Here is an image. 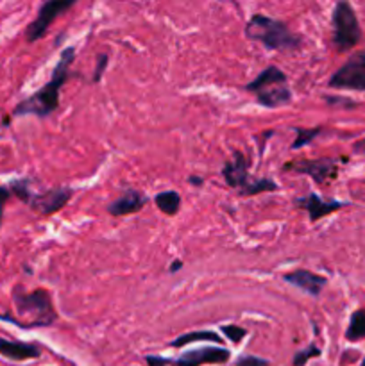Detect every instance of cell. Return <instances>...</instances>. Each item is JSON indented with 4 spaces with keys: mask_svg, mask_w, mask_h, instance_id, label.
Returning a JSON list of instances; mask_svg holds the SVG:
<instances>
[{
    "mask_svg": "<svg viewBox=\"0 0 365 366\" xmlns=\"http://www.w3.org/2000/svg\"><path fill=\"white\" fill-rule=\"evenodd\" d=\"M256 102L267 110H276V107L286 106L292 102V91L286 84H276L267 90L256 93Z\"/></svg>",
    "mask_w": 365,
    "mask_h": 366,
    "instance_id": "cell-15",
    "label": "cell"
},
{
    "mask_svg": "<svg viewBox=\"0 0 365 366\" xmlns=\"http://www.w3.org/2000/svg\"><path fill=\"white\" fill-rule=\"evenodd\" d=\"M74 4H76V0H49V2H43L40 6L36 18L29 23L25 30L27 43H35L40 38H43L47 30H49L50 23L59 15L69 11Z\"/></svg>",
    "mask_w": 365,
    "mask_h": 366,
    "instance_id": "cell-8",
    "label": "cell"
},
{
    "mask_svg": "<svg viewBox=\"0 0 365 366\" xmlns=\"http://www.w3.org/2000/svg\"><path fill=\"white\" fill-rule=\"evenodd\" d=\"M222 175L240 196H253L265 191H276L278 184L272 179H253L249 175V159L242 152H235L231 161L222 166Z\"/></svg>",
    "mask_w": 365,
    "mask_h": 366,
    "instance_id": "cell-4",
    "label": "cell"
},
{
    "mask_svg": "<svg viewBox=\"0 0 365 366\" xmlns=\"http://www.w3.org/2000/svg\"><path fill=\"white\" fill-rule=\"evenodd\" d=\"M9 196H11V191H9L8 186L0 184V225H2V218H4V208L8 204Z\"/></svg>",
    "mask_w": 365,
    "mask_h": 366,
    "instance_id": "cell-26",
    "label": "cell"
},
{
    "mask_svg": "<svg viewBox=\"0 0 365 366\" xmlns=\"http://www.w3.org/2000/svg\"><path fill=\"white\" fill-rule=\"evenodd\" d=\"M188 182H190V184H194V186H201L204 181H202L201 177H190V179H188Z\"/></svg>",
    "mask_w": 365,
    "mask_h": 366,
    "instance_id": "cell-31",
    "label": "cell"
},
{
    "mask_svg": "<svg viewBox=\"0 0 365 366\" xmlns=\"http://www.w3.org/2000/svg\"><path fill=\"white\" fill-rule=\"evenodd\" d=\"M294 204H296V208L304 209V211L308 213L310 222H319V220L324 218V216L331 215V213L339 211V209L349 206L346 204V202L335 201V199H323V196H319L317 193H308L306 196L296 199Z\"/></svg>",
    "mask_w": 365,
    "mask_h": 366,
    "instance_id": "cell-11",
    "label": "cell"
},
{
    "mask_svg": "<svg viewBox=\"0 0 365 366\" xmlns=\"http://www.w3.org/2000/svg\"><path fill=\"white\" fill-rule=\"evenodd\" d=\"M145 204H147V196L141 191H138V189L129 188L126 189L124 195H120L117 201H113L108 206V213L111 216H127L141 211L145 208Z\"/></svg>",
    "mask_w": 365,
    "mask_h": 366,
    "instance_id": "cell-13",
    "label": "cell"
},
{
    "mask_svg": "<svg viewBox=\"0 0 365 366\" xmlns=\"http://www.w3.org/2000/svg\"><path fill=\"white\" fill-rule=\"evenodd\" d=\"M361 366H365V359H364V361H361Z\"/></svg>",
    "mask_w": 365,
    "mask_h": 366,
    "instance_id": "cell-32",
    "label": "cell"
},
{
    "mask_svg": "<svg viewBox=\"0 0 365 366\" xmlns=\"http://www.w3.org/2000/svg\"><path fill=\"white\" fill-rule=\"evenodd\" d=\"M154 204L167 216H174L181 208V195L178 191H163L154 196Z\"/></svg>",
    "mask_w": 365,
    "mask_h": 366,
    "instance_id": "cell-18",
    "label": "cell"
},
{
    "mask_svg": "<svg viewBox=\"0 0 365 366\" xmlns=\"http://www.w3.org/2000/svg\"><path fill=\"white\" fill-rule=\"evenodd\" d=\"M245 36L251 42H258L272 52L282 50H296L301 47V36L294 35L290 27L285 22L270 18L267 15H253L245 25Z\"/></svg>",
    "mask_w": 365,
    "mask_h": 366,
    "instance_id": "cell-2",
    "label": "cell"
},
{
    "mask_svg": "<svg viewBox=\"0 0 365 366\" xmlns=\"http://www.w3.org/2000/svg\"><path fill=\"white\" fill-rule=\"evenodd\" d=\"M9 191H11V195H16L22 202H25V204H29L30 199H33V195H35V191L30 189L29 186V181L27 179H20V181H13L11 184H9Z\"/></svg>",
    "mask_w": 365,
    "mask_h": 366,
    "instance_id": "cell-21",
    "label": "cell"
},
{
    "mask_svg": "<svg viewBox=\"0 0 365 366\" xmlns=\"http://www.w3.org/2000/svg\"><path fill=\"white\" fill-rule=\"evenodd\" d=\"M72 196H74L72 188H69V186H56V188H50L47 189V191L35 193L33 199H30L29 206L30 209H35V211L40 213V215L50 216L65 208Z\"/></svg>",
    "mask_w": 365,
    "mask_h": 366,
    "instance_id": "cell-9",
    "label": "cell"
},
{
    "mask_svg": "<svg viewBox=\"0 0 365 366\" xmlns=\"http://www.w3.org/2000/svg\"><path fill=\"white\" fill-rule=\"evenodd\" d=\"M199 341H213V343H222V338L217 332L213 331H199V332H187L182 336L175 338L170 343L172 348H181L188 343H199Z\"/></svg>",
    "mask_w": 365,
    "mask_h": 366,
    "instance_id": "cell-17",
    "label": "cell"
},
{
    "mask_svg": "<svg viewBox=\"0 0 365 366\" xmlns=\"http://www.w3.org/2000/svg\"><path fill=\"white\" fill-rule=\"evenodd\" d=\"M276 84H286V73L282 69H278V66H267L263 72H260L258 77H255V81L245 84V91L256 95L258 91L276 86Z\"/></svg>",
    "mask_w": 365,
    "mask_h": 366,
    "instance_id": "cell-16",
    "label": "cell"
},
{
    "mask_svg": "<svg viewBox=\"0 0 365 366\" xmlns=\"http://www.w3.org/2000/svg\"><path fill=\"white\" fill-rule=\"evenodd\" d=\"M283 281L290 283L292 286L299 288V290H303L304 293L312 295V297H319V295L323 293L324 286L328 284L326 277L304 268H297V270H292V272L285 273V276H283Z\"/></svg>",
    "mask_w": 365,
    "mask_h": 366,
    "instance_id": "cell-12",
    "label": "cell"
},
{
    "mask_svg": "<svg viewBox=\"0 0 365 366\" xmlns=\"http://www.w3.org/2000/svg\"><path fill=\"white\" fill-rule=\"evenodd\" d=\"M236 366H270V362L263 358H256V355H243L236 361Z\"/></svg>",
    "mask_w": 365,
    "mask_h": 366,
    "instance_id": "cell-24",
    "label": "cell"
},
{
    "mask_svg": "<svg viewBox=\"0 0 365 366\" xmlns=\"http://www.w3.org/2000/svg\"><path fill=\"white\" fill-rule=\"evenodd\" d=\"M13 300L20 317L27 318L25 329L49 327L57 320L52 298L43 288L35 291H23L22 288L16 286L13 291Z\"/></svg>",
    "mask_w": 365,
    "mask_h": 366,
    "instance_id": "cell-3",
    "label": "cell"
},
{
    "mask_svg": "<svg viewBox=\"0 0 365 366\" xmlns=\"http://www.w3.org/2000/svg\"><path fill=\"white\" fill-rule=\"evenodd\" d=\"M344 159L339 158H317V159H299L283 165V170L292 172L297 175H308L317 184H328L339 175V166Z\"/></svg>",
    "mask_w": 365,
    "mask_h": 366,
    "instance_id": "cell-6",
    "label": "cell"
},
{
    "mask_svg": "<svg viewBox=\"0 0 365 366\" xmlns=\"http://www.w3.org/2000/svg\"><path fill=\"white\" fill-rule=\"evenodd\" d=\"M320 355V348L315 347V345H308V347L304 348V350H299L296 355H294V366H304L306 362L310 361L312 358H319Z\"/></svg>",
    "mask_w": 365,
    "mask_h": 366,
    "instance_id": "cell-22",
    "label": "cell"
},
{
    "mask_svg": "<svg viewBox=\"0 0 365 366\" xmlns=\"http://www.w3.org/2000/svg\"><path fill=\"white\" fill-rule=\"evenodd\" d=\"M182 268V261H179V259H175L174 263L170 264V266H168V272L170 273H175V272H179V270Z\"/></svg>",
    "mask_w": 365,
    "mask_h": 366,
    "instance_id": "cell-29",
    "label": "cell"
},
{
    "mask_svg": "<svg viewBox=\"0 0 365 366\" xmlns=\"http://www.w3.org/2000/svg\"><path fill=\"white\" fill-rule=\"evenodd\" d=\"M347 341H360L365 338V309H357L349 318L346 331Z\"/></svg>",
    "mask_w": 365,
    "mask_h": 366,
    "instance_id": "cell-19",
    "label": "cell"
},
{
    "mask_svg": "<svg viewBox=\"0 0 365 366\" xmlns=\"http://www.w3.org/2000/svg\"><path fill=\"white\" fill-rule=\"evenodd\" d=\"M333 43L339 52L354 49L361 40L358 16L349 2H339L333 9Z\"/></svg>",
    "mask_w": 365,
    "mask_h": 366,
    "instance_id": "cell-5",
    "label": "cell"
},
{
    "mask_svg": "<svg viewBox=\"0 0 365 366\" xmlns=\"http://www.w3.org/2000/svg\"><path fill=\"white\" fill-rule=\"evenodd\" d=\"M231 358V352L222 347H201L195 350L185 352L179 355L175 361H172L174 366H202V365H224Z\"/></svg>",
    "mask_w": 365,
    "mask_h": 366,
    "instance_id": "cell-10",
    "label": "cell"
},
{
    "mask_svg": "<svg viewBox=\"0 0 365 366\" xmlns=\"http://www.w3.org/2000/svg\"><path fill=\"white\" fill-rule=\"evenodd\" d=\"M294 131L297 132V138H296V141L292 143V150H297V148H303V147H306V145L312 143L317 136H320L323 127H315V129L296 127Z\"/></svg>",
    "mask_w": 365,
    "mask_h": 366,
    "instance_id": "cell-20",
    "label": "cell"
},
{
    "mask_svg": "<svg viewBox=\"0 0 365 366\" xmlns=\"http://www.w3.org/2000/svg\"><path fill=\"white\" fill-rule=\"evenodd\" d=\"M330 88L347 91H365V50L354 52L330 77Z\"/></svg>",
    "mask_w": 365,
    "mask_h": 366,
    "instance_id": "cell-7",
    "label": "cell"
},
{
    "mask_svg": "<svg viewBox=\"0 0 365 366\" xmlns=\"http://www.w3.org/2000/svg\"><path fill=\"white\" fill-rule=\"evenodd\" d=\"M74 59H76V49L66 47L61 52L56 66L52 70V76L47 81L45 86L33 93L30 97L23 98L22 102L15 107L13 114L15 117H25V114H35L38 118H47L59 107V93L61 88L70 77V69H72Z\"/></svg>",
    "mask_w": 365,
    "mask_h": 366,
    "instance_id": "cell-1",
    "label": "cell"
},
{
    "mask_svg": "<svg viewBox=\"0 0 365 366\" xmlns=\"http://www.w3.org/2000/svg\"><path fill=\"white\" fill-rule=\"evenodd\" d=\"M145 361H147L149 366H168L170 365V361L165 358H161V355H147Z\"/></svg>",
    "mask_w": 365,
    "mask_h": 366,
    "instance_id": "cell-28",
    "label": "cell"
},
{
    "mask_svg": "<svg viewBox=\"0 0 365 366\" xmlns=\"http://www.w3.org/2000/svg\"><path fill=\"white\" fill-rule=\"evenodd\" d=\"M108 63H110V57L106 54H100L99 56V64L95 66V73H93V83H100L104 76V70H106Z\"/></svg>",
    "mask_w": 365,
    "mask_h": 366,
    "instance_id": "cell-25",
    "label": "cell"
},
{
    "mask_svg": "<svg viewBox=\"0 0 365 366\" xmlns=\"http://www.w3.org/2000/svg\"><path fill=\"white\" fill-rule=\"evenodd\" d=\"M221 331L224 332V336L228 338L229 341H233V343H240L243 338L248 336V331L243 327H240V325H222Z\"/></svg>",
    "mask_w": 365,
    "mask_h": 366,
    "instance_id": "cell-23",
    "label": "cell"
},
{
    "mask_svg": "<svg viewBox=\"0 0 365 366\" xmlns=\"http://www.w3.org/2000/svg\"><path fill=\"white\" fill-rule=\"evenodd\" d=\"M353 148H354V152H358V154H364L365 155V138H364V140L357 141Z\"/></svg>",
    "mask_w": 365,
    "mask_h": 366,
    "instance_id": "cell-30",
    "label": "cell"
},
{
    "mask_svg": "<svg viewBox=\"0 0 365 366\" xmlns=\"http://www.w3.org/2000/svg\"><path fill=\"white\" fill-rule=\"evenodd\" d=\"M0 355L11 359V361H27L42 355V347L27 341H11L0 338Z\"/></svg>",
    "mask_w": 365,
    "mask_h": 366,
    "instance_id": "cell-14",
    "label": "cell"
},
{
    "mask_svg": "<svg viewBox=\"0 0 365 366\" xmlns=\"http://www.w3.org/2000/svg\"><path fill=\"white\" fill-rule=\"evenodd\" d=\"M326 102L330 106H340V107H357V104L349 102V98L342 97H326Z\"/></svg>",
    "mask_w": 365,
    "mask_h": 366,
    "instance_id": "cell-27",
    "label": "cell"
}]
</instances>
